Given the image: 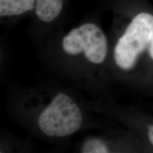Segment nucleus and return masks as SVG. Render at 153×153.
Returning a JSON list of instances; mask_svg holds the SVG:
<instances>
[{
	"label": "nucleus",
	"mask_w": 153,
	"mask_h": 153,
	"mask_svg": "<svg viewBox=\"0 0 153 153\" xmlns=\"http://www.w3.org/2000/svg\"><path fill=\"white\" fill-rule=\"evenodd\" d=\"M152 37V15L140 13L135 16L115 47L116 65L125 70L131 69L137 57L150 46Z\"/></svg>",
	"instance_id": "1"
},
{
	"label": "nucleus",
	"mask_w": 153,
	"mask_h": 153,
	"mask_svg": "<svg viewBox=\"0 0 153 153\" xmlns=\"http://www.w3.org/2000/svg\"><path fill=\"white\" fill-rule=\"evenodd\" d=\"M38 123L45 135L64 137L79 128L82 115L79 107L70 97L60 93L41 114Z\"/></svg>",
	"instance_id": "2"
},
{
	"label": "nucleus",
	"mask_w": 153,
	"mask_h": 153,
	"mask_svg": "<svg viewBox=\"0 0 153 153\" xmlns=\"http://www.w3.org/2000/svg\"><path fill=\"white\" fill-rule=\"evenodd\" d=\"M62 46L70 55H78L84 51L87 60L94 64L104 62L106 57L105 35L98 26L90 23L72 30L63 38Z\"/></svg>",
	"instance_id": "3"
},
{
	"label": "nucleus",
	"mask_w": 153,
	"mask_h": 153,
	"mask_svg": "<svg viewBox=\"0 0 153 153\" xmlns=\"http://www.w3.org/2000/svg\"><path fill=\"white\" fill-rule=\"evenodd\" d=\"M62 0H36V13L44 22H51L60 14Z\"/></svg>",
	"instance_id": "4"
},
{
	"label": "nucleus",
	"mask_w": 153,
	"mask_h": 153,
	"mask_svg": "<svg viewBox=\"0 0 153 153\" xmlns=\"http://www.w3.org/2000/svg\"><path fill=\"white\" fill-rule=\"evenodd\" d=\"M36 0H0V16L22 14L34 8Z\"/></svg>",
	"instance_id": "5"
},
{
	"label": "nucleus",
	"mask_w": 153,
	"mask_h": 153,
	"mask_svg": "<svg viewBox=\"0 0 153 153\" xmlns=\"http://www.w3.org/2000/svg\"><path fill=\"white\" fill-rule=\"evenodd\" d=\"M82 152L85 153H105L108 152V148L102 141L97 139L87 141L82 148Z\"/></svg>",
	"instance_id": "6"
},
{
	"label": "nucleus",
	"mask_w": 153,
	"mask_h": 153,
	"mask_svg": "<svg viewBox=\"0 0 153 153\" xmlns=\"http://www.w3.org/2000/svg\"><path fill=\"white\" fill-rule=\"evenodd\" d=\"M148 136L150 141L153 145V125L148 126Z\"/></svg>",
	"instance_id": "7"
},
{
	"label": "nucleus",
	"mask_w": 153,
	"mask_h": 153,
	"mask_svg": "<svg viewBox=\"0 0 153 153\" xmlns=\"http://www.w3.org/2000/svg\"><path fill=\"white\" fill-rule=\"evenodd\" d=\"M149 53H150V56L153 60V37L152 41H151L150 46H149Z\"/></svg>",
	"instance_id": "8"
}]
</instances>
